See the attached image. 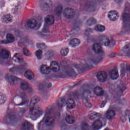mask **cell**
Masks as SVG:
<instances>
[{
    "instance_id": "1",
    "label": "cell",
    "mask_w": 130,
    "mask_h": 130,
    "mask_svg": "<svg viewBox=\"0 0 130 130\" xmlns=\"http://www.w3.org/2000/svg\"><path fill=\"white\" fill-rule=\"evenodd\" d=\"M40 6L43 10L47 11L51 8L52 2L51 0H40Z\"/></svg>"
},
{
    "instance_id": "2",
    "label": "cell",
    "mask_w": 130,
    "mask_h": 130,
    "mask_svg": "<svg viewBox=\"0 0 130 130\" xmlns=\"http://www.w3.org/2000/svg\"><path fill=\"white\" fill-rule=\"evenodd\" d=\"M63 15L65 17L67 18H72L75 15V12L72 8L68 7L66 8L64 10Z\"/></svg>"
},
{
    "instance_id": "3",
    "label": "cell",
    "mask_w": 130,
    "mask_h": 130,
    "mask_svg": "<svg viewBox=\"0 0 130 130\" xmlns=\"http://www.w3.org/2000/svg\"><path fill=\"white\" fill-rule=\"evenodd\" d=\"M108 16L111 21H115L118 19L119 15L117 11L114 10H112L108 12Z\"/></svg>"
},
{
    "instance_id": "4",
    "label": "cell",
    "mask_w": 130,
    "mask_h": 130,
    "mask_svg": "<svg viewBox=\"0 0 130 130\" xmlns=\"http://www.w3.org/2000/svg\"><path fill=\"white\" fill-rule=\"evenodd\" d=\"M97 78L100 82H104L107 79V75L104 71H99L97 74Z\"/></svg>"
},
{
    "instance_id": "5",
    "label": "cell",
    "mask_w": 130,
    "mask_h": 130,
    "mask_svg": "<svg viewBox=\"0 0 130 130\" xmlns=\"http://www.w3.org/2000/svg\"><path fill=\"white\" fill-rule=\"evenodd\" d=\"M55 122V119L52 116L48 115L45 117L44 122L47 126H51Z\"/></svg>"
},
{
    "instance_id": "6",
    "label": "cell",
    "mask_w": 130,
    "mask_h": 130,
    "mask_svg": "<svg viewBox=\"0 0 130 130\" xmlns=\"http://www.w3.org/2000/svg\"><path fill=\"white\" fill-rule=\"evenodd\" d=\"M51 70L53 72H58L60 70V66L59 65L56 61L52 62L50 66Z\"/></svg>"
},
{
    "instance_id": "7",
    "label": "cell",
    "mask_w": 130,
    "mask_h": 130,
    "mask_svg": "<svg viewBox=\"0 0 130 130\" xmlns=\"http://www.w3.org/2000/svg\"><path fill=\"white\" fill-rule=\"evenodd\" d=\"M40 71L43 74H48L51 72V70L49 67L46 65H42L40 67Z\"/></svg>"
},
{
    "instance_id": "8",
    "label": "cell",
    "mask_w": 130,
    "mask_h": 130,
    "mask_svg": "<svg viewBox=\"0 0 130 130\" xmlns=\"http://www.w3.org/2000/svg\"><path fill=\"white\" fill-rule=\"evenodd\" d=\"M12 60L14 62L16 63H20L23 61V57L20 53H15L13 56Z\"/></svg>"
},
{
    "instance_id": "9",
    "label": "cell",
    "mask_w": 130,
    "mask_h": 130,
    "mask_svg": "<svg viewBox=\"0 0 130 130\" xmlns=\"http://www.w3.org/2000/svg\"><path fill=\"white\" fill-rule=\"evenodd\" d=\"M12 20L13 16L10 14L5 15L2 18V22L5 24L10 23L12 21Z\"/></svg>"
},
{
    "instance_id": "10",
    "label": "cell",
    "mask_w": 130,
    "mask_h": 130,
    "mask_svg": "<svg viewBox=\"0 0 130 130\" xmlns=\"http://www.w3.org/2000/svg\"><path fill=\"white\" fill-rule=\"evenodd\" d=\"M33 127L32 124L28 121H24L21 126V130H31Z\"/></svg>"
},
{
    "instance_id": "11",
    "label": "cell",
    "mask_w": 130,
    "mask_h": 130,
    "mask_svg": "<svg viewBox=\"0 0 130 130\" xmlns=\"http://www.w3.org/2000/svg\"><path fill=\"white\" fill-rule=\"evenodd\" d=\"M80 43V40L78 38H73L69 42V45L72 47H77L79 45Z\"/></svg>"
},
{
    "instance_id": "12",
    "label": "cell",
    "mask_w": 130,
    "mask_h": 130,
    "mask_svg": "<svg viewBox=\"0 0 130 130\" xmlns=\"http://www.w3.org/2000/svg\"><path fill=\"white\" fill-rule=\"evenodd\" d=\"M37 21L34 19H30L27 21V25L29 28L31 29H34L36 26Z\"/></svg>"
},
{
    "instance_id": "13",
    "label": "cell",
    "mask_w": 130,
    "mask_h": 130,
    "mask_svg": "<svg viewBox=\"0 0 130 130\" xmlns=\"http://www.w3.org/2000/svg\"><path fill=\"white\" fill-rule=\"evenodd\" d=\"M66 105L68 109H73L75 107V102L73 99L69 98L66 102Z\"/></svg>"
},
{
    "instance_id": "14",
    "label": "cell",
    "mask_w": 130,
    "mask_h": 130,
    "mask_svg": "<svg viewBox=\"0 0 130 130\" xmlns=\"http://www.w3.org/2000/svg\"><path fill=\"white\" fill-rule=\"evenodd\" d=\"M92 50L95 53L99 54L102 52V46L99 43H94L92 46Z\"/></svg>"
},
{
    "instance_id": "15",
    "label": "cell",
    "mask_w": 130,
    "mask_h": 130,
    "mask_svg": "<svg viewBox=\"0 0 130 130\" xmlns=\"http://www.w3.org/2000/svg\"><path fill=\"white\" fill-rule=\"evenodd\" d=\"M39 101H40V98L37 96H35L33 97L31 100L30 104H29V107L30 108L35 107V105L37 103L39 102Z\"/></svg>"
},
{
    "instance_id": "16",
    "label": "cell",
    "mask_w": 130,
    "mask_h": 130,
    "mask_svg": "<svg viewBox=\"0 0 130 130\" xmlns=\"http://www.w3.org/2000/svg\"><path fill=\"white\" fill-rule=\"evenodd\" d=\"M24 76L27 79L31 80L34 78L35 75L34 73L31 70H27L25 73Z\"/></svg>"
},
{
    "instance_id": "17",
    "label": "cell",
    "mask_w": 130,
    "mask_h": 130,
    "mask_svg": "<svg viewBox=\"0 0 130 130\" xmlns=\"http://www.w3.org/2000/svg\"><path fill=\"white\" fill-rule=\"evenodd\" d=\"M45 23L49 25H52L54 23L55 18L54 16L52 15H48L46 16L45 19Z\"/></svg>"
},
{
    "instance_id": "18",
    "label": "cell",
    "mask_w": 130,
    "mask_h": 130,
    "mask_svg": "<svg viewBox=\"0 0 130 130\" xmlns=\"http://www.w3.org/2000/svg\"><path fill=\"white\" fill-rule=\"evenodd\" d=\"M0 56L2 58L7 59L10 56L9 51L6 49H3L0 53Z\"/></svg>"
},
{
    "instance_id": "19",
    "label": "cell",
    "mask_w": 130,
    "mask_h": 130,
    "mask_svg": "<svg viewBox=\"0 0 130 130\" xmlns=\"http://www.w3.org/2000/svg\"><path fill=\"white\" fill-rule=\"evenodd\" d=\"M110 76L112 80H115L118 79L119 76L118 72L116 69H113L111 71L110 74Z\"/></svg>"
},
{
    "instance_id": "20",
    "label": "cell",
    "mask_w": 130,
    "mask_h": 130,
    "mask_svg": "<svg viewBox=\"0 0 130 130\" xmlns=\"http://www.w3.org/2000/svg\"><path fill=\"white\" fill-rule=\"evenodd\" d=\"M5 78L10 83H13L15 82L16 81H17V80L18 79L15 76L10 74H7L6 75Z\"/></svg>"
},
{
    "instance_id": "21",
    "label": "cell",
    "mask_w": 130,
    "mask_h": 130,
    "mask_svg": "<svg viewBox=\"0 0 130 130\" xmlns=\"http://www.w3.org/2000/svg\"><path fill=\"white\" fill-rule=\"evenodd\" d=\"M94 93L98 96L103 95L104 93V91L101 87L96 86L94 89Z\"/></svg>"
},
{
    "instance_id": "22",
    "label": "cell",
    "mask_w": 130,
    "mask_h": 130,
    "mask_svg": "<svg viewBox=\"0 0 130 130\" xmlns=\"http://www.w3.org/2000/svg\"><path fill=\"white\" fill-rule=\"evenodd\" d=\"M102 126V121L99 120H96L92 124L93 128L96 130L100 129Z\"/></svg>"
},
{
    "instance_id": "23",
    "label": "cell",
    "mask_w": 130,
    "mask_h": 130,
    "mask_svg": "<svg viewBox=\"0 0 130 130\" xmlns=\"http://www.w3.org/2000/svg\"><path fill=\"white\" fill-rule=\"evenodd\" d=\"M101 115L99 113L96 112H92L88 115L90 119L92 120H98L101 117Z\"/></svg>"
},
{
    "instance_id": "24",
    "label": "cell",
    "mask_w": 130,
    "mask_h": 130,
    "mask_svg": "<svg viewBox=\"0 0 130 130\" xmlns=\"http://www.w3.org/2000/svg\"><path fill=\"white\" fill-rule=\"evenodd\" d=\"M30 112L31 115L35 116L40 114L41 113V110L38 108L34 107L30 108Z\"/></svg>"
},
{
    "instance_id": "25",
    "label": "cell",
    "mask_w": 130,
    "mask_h": 130,
    "mask_svg": "<svg viewBox=\"0 0 130 130\" xmlns=\"http://www.w3.org/2000/svg\"><path fill=\"white\" fill-rule=\"evenodd\" d=\"M65 120L66 122L69 124H73L75 121V119L73 116L69 115L66 116Z\"/></svg>"
},
{
    "instance_id": "26",
    "label": "cell",
    "mask_w": 130,
    "mask_h": 130,
    "mask_svg": "<svg viewBox=\"0 0 130 130\" xmlns=\"http://www.w3.org/2000/svg\"><path fill=\"white\" fill-rule=\"evenodd\" d=\"M115 115V112L113 110H109L106 113V117L108 119H112Z\"/></svg>"
},
{
    "instance_id": "27",
    "label": "cell",
    "mask_w": 130,
    "mask_h": 130,
    "mask_svg": "<svg viewBox=\"0 0 130 130\" xmlns=\"http://www.w3.org/2000/svg\"><path fill=\"white\" fill-rule=\"evenodd\" d=\"M100 43L102 45L104 46H108L110 44V41L108 37H104L101 38L100 40Z\"/></svg>"
},
{
    "instance_id": "28",
    "label": "cell",
    "mask_w": 130,
    "mask_h": 130,
    "mask_svg": "<svg viewBox=\"0 0 130 130\" xmlns=\"http://www.w3.org/2000/svg\"><path fill=\"white\" fill-rule=\"evenodd\" d=\"M96 31L99 32H103L105 30V28L104 25L102 24H97L94 28Z\"/></svg>"
},
{
    "instance_id": "29",
    "label": "cell",
    "mask_w": 130,
    "mask_h": 130,
    "mask_svg": "<svg viewBox=\"0 0 130 130\" xmlns=\"http://www.w3.org/2000/svg\"><path fill=\"white\" fill-rule=\"evenodd\" d=\"M7 42V43H12L15 41V37L12 34L8 33L6 36Z\"/></svg>"
},
{
    "instance_id": "30",
    "label": "cell",
    "mask_w": 130,
    "mask_h": 130,
    "mask_svg": "<svg viewBox=\"0 0 130 130\" xmlns=\"http://www.w3.org/2000/svg\"><path fill=\"white\" fill-rule=\"evenodd\" d=\"M96 23L95 19L94 18H90L88 19L87 21V23L88 26H91L95 24Z\"/></svg>"
},
{
    "instance_id": "31",
    "label": "cell",
    "mask_w": 130,
    "mask_h": 130,
    "mask_svg": "<svg viewBox=\"0 0 130 130\" xmlns=\"http://www.w3.org/2000/svg\"><path fill=\"white\" fill-rule=\"evenodd\" d=\"M21 88L23 91H25L28 88L29 84L26 82H23L21 84Z\"/></svg>"
},
{
    "instance_id": "32",
    "label": "cell",
    "mask_w": 130,
    "mask_h": 130,
    "mask_svg": "<svg viewBox=\"0 0 130 130\" xmlns=\"http://www.w3.org/2000/svg\"><path fill=\"white\" fill-rule=\"evenodd\" d=\"M69 52V49L67 48H63L60 50V54L63 56H65L67 55Z\"/></svg>"
},
{
    "instance_id": "33",
    "label": "cell",
    "mask_w": 130,
    "mask_h": 130,
    "mask_svg": "<svg viewBox=\"0 0 130 130\" xmlns=\"http://www.w3.org/2000/svg\"><path fill=\"white\" fill-rule=\"evenodd\" d=\"M63 10V7L61 5L58 6L55 10V12L57 15H60L61 13Z\"/></svg>"
},
{
    "instance_id": "34",
    "label": "cell",
    "mask_w": 130,
    "mask_h": 130,
    "mask_svg": "<svg viewBox=\"0 0 130 130\" xmlns=\"http://www.w3.org/2000/svg\"><path fill=\"white\" fill-rule=\"evenodd\" d=\"M35 55L38 59H41L43 57V51L42 50L39 49V50L35 52Z\"/></svg>"
},
{
    "instance_id": "35",
    "label": "cell",
    "mask_w": 130,
    "mask_h": 130,
    "mask_svg": "<svg viewBox=\"0 0 130 130\" xmlns=\"http://www.w3.org/2000/svg\"><path fill=\"white\" fill-rule=\"evenodd\" d=\"M0 104H3L5 102V101L6 100V97L5 96V95L1 92L0 95Z\"/></svg>"
},
{
    "instance_id": "36",
    "label": "cell",
    "mask_w": 130,
    "mask_h": 130,
    "mask_svg": "<svg viewBox=\"0 0 130 130\" xmlns=\"http://www.w3.org/2000/svg\"><path fill=\"white\" fill-rule=\"evenodd\" d=\"M36 45L37 48H39L40 50H43L45 49L46 47V45L45 44V43H37Z\"/></svg>"
},
{
    "instance_id": "37",
    "label": "cell",
    "mask_w": 130,
    "mask_h": 130,
    "mask_svg": "<svg viewBox=\"0 0 130 130\" xmlns=\"http://www.w3.org/2000/svg\"><path fill=\"white\" fill-rule=\"evenodd\" d=\"M23 52L24 54L26 56H29L31 55V53H30V51L27 48H23Z\"/></svg>"
},
{
    "instance_id": "38",
    "label": "cell",
    "mask_w": 130,
    "mask_h": 130,
    "mask_svg": "<svg viewBox=\"0 0 130 130\" xmlns=\"http://www.w3.org/2000/svg\"><path fill=\"white\" fill-rule=\"evenodd\" d=\"M123 18L124 21H128L130 19V16L128 13H124L123 14Z\"/></svg>"
},
{
    "instance_id": "39",
    "label": "cell",
    "mask_w": 130,
    "mask_h": 130,
    "mask_svg": "<svg viewBox=\"0 0 130 130\" xmlns=\"http://www.w3.org/2000/svg\"><path fill=\"white\" fill-rule=\"evenodd\" d=\"M123 1V0H115V2L118 4H121Z\"/></svg>"
},
{
    "instance_id": "40",
    "label": "cell",
    "mask_w": 130,
    "mask_h": 130,
    "mask_svg": "<svg viewBox=\"0 0 130 130\" xmlns=\"http://www.w3.org/2000/svg\"><path fill=\"white\" fill-rule=\"evenodd\" d=\"M104 130H108V129L107 128V129H104Z\"/></svg>"
},
{
    "instance_id": "41",
    "label": "cell",
    "mask_w": 130,
    "mask_h": 130,
    "mask_svg": "<svg viewBox=\"0 0 130 130\" xmlns=\"http://www.w3.org/2000/svg\"><path fill=\"white\" fill-rule=\"evenodd\" d=\"M129 122H130V117H129Z\"/></svg>"
}]
</instances>
